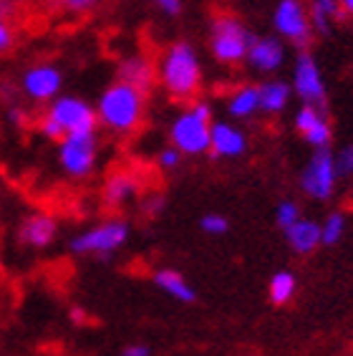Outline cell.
Instances as JSON below:
<instances>
[{"label":"cell","mask_w":353,"mask_h":356,"mask_svg":"<svg viewBox=\"0 0 353 356\" xmlns=\"http://www.w3.org/2000/svg\"><path fill=\"white\" fill-rule=\"evenodd\" d=\"M295 129L313 149H323V147H331L333 129L331 122H328L326 109H318V106H311V104H303L298 111H295Z\"/></svg>","instance_id":"cell-12"},{"label":"cell","mask_w":353,"mask_h":356,"mask_svg":"<svg viewBox=\"0 0 353 356\" xmlns=\"http://www.w3.org/2000/svg\"><path fill=\"white\" fill-rule=\"evenodd\" d=\"M164 205H167V200H164V195H149V197L142 200V210L147 218H156V215L162 213Z\"/></svg>","instance_id":"cell-32"},{"label":"cell","mask_w":353,"mask_h":356,"mask_svg":"<svg viewBox=\"0 0 353 356\" xmlns=\"http://www.w3.org/2000/svg\"><path fill=\"white\" fill-rule=\"evenodd\" d=\"M343 233H346V218H343V213H331L320 222V240H323V245L340 243Z\"/></svg>","instance_id":"cell-25"},{"label":"cell","mask_w":353,"mask_h":356,"mask_svg":"<svg viewBox=\"0 0 353 356\" xmlns=\"http://www.w3.org/2000/svg\"><path fill=\"white\" fill-rule=\"evenodd\" d=\"M164 15H170V18H176V15L182 13V0H151Z\"/></svg>","instance_id":"cell-34"},{"label":"cell","mask_w":353,"mask_h":356,"mask_svg":"<svg viewBox=\"0 0 353 356\" xmlns=\"http://www.w3.org/2000/svg\"><path fill=\"white\" fill-rule=\"evenodd\" d=\"M272 28L283 41H290L300 51L308 48V43L315 35L311 26V15H308V6L303 0H280L272 10Z\"/></svg>","instance_id":"cell-9"},{"label":"cell","mask_w":353,"mask_h":356,"mask_svg":"<svg viewBox=\"0 0 353 356\" xmlns=\"http://www.w3.org/2000/svg\"><path fill=\"white\" fill-rule=\"evenodd\" d=\"M247 152V134L232 122H212L210 154L215 159H238Z\"/></svg>","instance_id":"cell-16"},{"label":"cell","mask_w":353,"mask_h":356,"mask_svg":"<svg viewBox=\"0 0 353 356\" xmlns=\"http://www.w3.org/2000/svg\"><path fill=\"white\" fill-rule=\"evenodd\" d=\"M15 3L13 0H0V56L10 54L18 41V31L13 26Z\"/></svg>","instance_id":"cell-23"},{"label":"cell","mask_w":353,"mask_h":356,"mask_svg":"<svg viewBox=\"0 0 353 356\" xmlns=\"http://www.w3.org/2000/svg\"><path fill=\"white\" fill-rule=\"evenodd\" d=\"M18 89L31 104H51L63 89V74L56 63H33L21 74Z\"/></svg>","instance_id":"cell-11"},{"label":"cell","mask_w":353,"mask_h":356,"mask_svg":"<svg viewBox=\"0 0 353 356\" xmlns=\"http://www.w3.org/2000/svg\"><path fill=\"white\" fill-rule=\"evenodd\" d=\"M336 165H338L340 177H348V175H353V144H351V147H343V149L336 154Z\"/></svg>","instance_id":"cell-33"},{"label":"cell","mask_w":353,"mask_h":356,"mask_svg":"<svg viewBox=\"0 0 353 356\" xmlns=\"http://www.w3.org/2000/svg\"><path fill=\"white\" fill-rule=\"evenodd\" d=\"M255 35L232 13H217L210 23V54L220 66H240Z\"/></svg>","instance_id":"cell-4"},{"label":"cell","mask_w":353,"mask_h":356,"mask_svg":"<svg viewBox=\"0 0 353 356\" xmlns=\"http://www.w3.org/2000/svg\"><path fill=\"white\" fill-rule=\"evenodd\" d=\"M58 235V222L48 213H33L28 215L18 227V243L33 250H43L56 240Z\"/></svg>","instance_id":"cell-17"},{"label":"cell","mask_w":353,"mask_h":356,"mask_svg":"<svg viewBox=\"0 0 353 356\" xmlns=\"http://www.w3.org/2000/svg\"><path fill=\"white\" fill-rule=\"evenodd\" d=\"M338 165H336V154L328 147L315 149L313 157L308 159V165L300 172V190L306 192L311 200L326 202L333 197L336 185H338Z\"/></svg>","instance_id":"cell-7"},{"label":"cell","mask_w":353,"mask_h":356,"mask_svg":"<svg viewBox=\"0 0 353 356\" xmlns=\"http://www.w3.org/2000/svg\"><path fill=\"white\" fill-rule=\"evenodd\" d=\"M6 117H8V122L13 124V127H18V129H23V127H28L31 124V111L26 109V106H21V104L15 102V104H10L8 106V111H6Z\"/></svg>","instance_id":"cell-31"},{"label":"cell","mask_w":353,"mask_h":356,"mask_svg":"<svg viewBox=\"0 0 353 356\" xmlns=\"http://www.w3.org/2000/svg\"><path fill=\"white\" fill-rule=\"evenodd\" d=\"M290 86H293V94L298 96L303 104H311V106H318V109H326L328 106L326 81H323L320 66L315 61V56L311 51H306V48L295 58Z\"/></svg>","instance_id":"cell-10"},{"label":"cell","mask_w":353,"mask_h":356,"mask_svg":"<svg viewBox=\"0 0 353 356\" xmlns=\"http://www.w3.org/2000/svg\"><path fill=\"white\" fill-rule=\"evenodd\" d=\"M129 240V225L119 218L104 220L99 225L88 227L71 240V253L76 255H99L106 258Z\"/></svg>","instance_id":"cell-6"},{"label":"cell","mask_w":353,"mask_h":356,"mask_svg":"<svg viewBox=\"0 0 353 356\" xmlns=\"http://www.w3.org/2000/svg\"><path fill=\"white\" fill-rule=\"evenodd\" d=\"M245 63L258 74H275L286 63V46L275 35H255Z\"/></svg>","instance_id":"cell-14"},{"label":"cell","mask_w":353,"mask_h":356,"mask_svg":"<svg viewBox=\"0 0 353 356\" xmlns=\"http://www.w3.org/2000/svg\"><path fill=\"white\" fill-rule=\"evenodd\" d=\"M286 238L288 245L298 255H311L315 248L323 245V240H320V222L308 218H300L298 222H293L286 230Z\"/></svg>","instance_id":"cell-19"},{"label":"cell","mask_w":353,"mask_h":356,"mask_svg":"<svg viewBox=\"0 0 353 356\" xmlns=\"http://www.w3.org/2000/svg\"><path fill=\"white\" fill-rule=\"evenodd\" d=\"M71 321L74 323H83L86 321V314L81 309H71Z\"/></svg>","instance_id":"cell-36"},{"label":"cell","mask_w":353,"mask_h":356,"mask_svg":"<svg viewBox=\"0 0 353 356\" xmlns=\"http://www.w3.org/2000/svg\"><path fill=\"white\" fill-rule=\"evenodd\" d=\"M340 8H343V13H346V18H348V15L353 18V0H340Z\"/></svg>","instance_id":"cell-37"},{"label":"cell","mask_w":353,"mask_h":356,"mask_svg":"<svg viewBox=\"0 0 353 356\" xmlns=\"http://www.w3.org/2000/svg\"><path fill=\"white\" fill-rule=\"evenodd\" d=\"M96 159H99V134L96 131L66 134L58 142V165L68 177L86 179L96 170Z\"/></svg>","instance_id":"cell-5"},{"label":"cell","mask_w":353,"mask_h":356,"mask_svg":"<svg viewBox=\"0 0 353 356\" xmlns=\"http://www.w3.org/2000/svg\"><path fill=\"white\" fill-rule=\"evenodd\" d=\"M154 283L162 288V291H167L172 298H176V301H182V303H192L195 298H197L195 288L184 281V275L176 273V270H172V268H162V270H156Z\"/></svg>","instance_id":"cell-22"},{"label":"cell","mask_w":353,"mask_h":356,"mask_svg":"<svg viewBox=\"0 0 353 356\" xmlns=\"http://www.w3.org/2000/svg\"><path fill=\"white\" fill-rule=\"evenodd\" d=\"M227 114L235 122L252 119L260 111V83H240L238 89L227 96Z\"/></svg>","instance_id":"cell-18"},{"label":"cell","mask_w":353,"mask_h":356,"mask_svg":"<svg viewBox=\"0 0 353 356\" xmlns=\"http://www.w3.org/2000/svg\"><path fill=\"white\" fill-rule=\"evenodd\" d=\"M116 79L131 83L136 89H142L144 94H149L156 86V61L151 56L134 51V54L124 56L119 66H116Z\"/></svg>","instance_id":"cell-15"},{"label":"cell","mask_w":353,"mask_h":356,"mask_svg":"<svg viewBox=\"0 0 353 356\" xmlns=\"http://www.w3.org/2000/svg\"><path fill=\"white\" fill-rule=\"evenodd\" d=\"M122 356H151V349L147 343H129V346H124Z\"/></svg>","instance_id":"cell-35"},{"label":"cell","mask_w":353,"mask_h":356,"mask_svg":"<svg viewBox=\"0 0 353 356\" xmlns=\"http://www.w3.org/2000/svg\"><path fill=\"white\" fill-rule=\"evenodd\" d=\"M202 63L190 41H174L156 58V83L172 102L190 104L202 91Z\"/></svg>","instance_id":"cell-1"},{"label":"cell","mask_w":353,"mask_h":356,"mask_svg":"<svg viewBox=\"0 0 353 356\" xmlns=\"http://www.w3.org/2000/svg\"><path fill=\"white\" fill-rule=\"evenodd\" d=\"M293 99V86L286 81H265L260 83V111L263 114H283L288 109V104Z\"/></svg>","instance_id":"cell-21"},{"label":"cell","mask_w":353,"mask_h":356,"mask_svg":"<svg viewBox=\"0 0 353 356\" xmlns=\"http://www.w3.org/2000/svg\"><path fill=\"white\" fill-rule=\"evenodd\" d=\"M300 218H303V215H300V207H298V202H293V200H283L278 205V210H275V222H278V227H283V230H288V227H290L293 222H298Z\"/></svg>","instance_id":"cell-26"},{"label":"cell","mask_w":353,"mask_h":356,"mask_svg":"<svg viewBox=\"0 0 353 356\" xmlns=\"http://www.w3.org/2000/svg\"><path fill=\"white\" fill-rule=\"evenodd\" d=\"M58 10H63V13H71V15H81L86 13V10H91V8H96L101 0H51Z\"/></svg>","instance_id":"cell-29"},{"label":"cell","mask_w":353,"mask_h":356,"mask_svg":"<svg viewBox=\"0 0 353 356\" xmlns=\"http://www.w3.org/2000/svg\"><path fill=\"white\" fill-rule=\"evenodd\" d=\"M308 15H311L313 33H318V35H328L333 23L346 18L343 8H340V0H311Z\"/></svg>","instance_id":"cell-20"},{"label":"cell","mask_w":353,"mask_h":356,"mask_svg":"<svg viewBox=\"0 0 353 356\" xmlns=\"http://www.w3.org/2000/svg\"><path fill=\"white\" fill-rule=\"evenodd\" d=\"M212 122H215V119H212L210 102H204V99L190 102V106L179 111L170 124L172 147H176L184 157L210 154Z\"/></svg>","instance_id":"cell-3"},{"label":"cell","mask_w":353,"mask_h":356,"mask_svg":"<svg viewBox=\"0 0 353 356\" xmlns=\"http://www.w3.org/2000/svg\"><path fill=\"white\" fill-rule=\"evenodd\" d=\"M199 227H202V233L207 235H224L230 230V222L224 215H217V213H207L202 220H199Z\"/></svg>","instance_id":"cell-27"},{"label":"cell","mask_w":353,"mask_h":356,"mask_svg":"<svg viewBox=\"0 0 353 356\" xmlns=\"http://www.w3.org/2000/svg\"><path fill=\"white\" fill-rule=\"evenodd\" d=\"M144 190V179L136 170H116L104 182L101 200L109 210H119L134 197H139Z\"/></svg>","instance_id":"cell-13"},{"label":"cell","mask_w":353,"mask_h":356,"mask_svg":"<svg viewBox=\"0 0 353 356\" xmlns=\"http://www.w3.org/2000/svg\"><path fill=\"white\" fill-rule=\"evenodd\" d=\"M182 152L176 149V147H167V149H162L159 154H156V165H159V170L164 172H172L176 170V167L182 165Z\"/></svg>","instance_id":"cell-30"},{"label":"cell","mask_w":353,"mask_h":356,"mask_svg":"<svg viewBox=\"0 0 353 356\" xmlns=\"http://www.w3.org/2000/svg\"><path fill=\"white\" fill-rule=\"evenodd\" d=\"M46 114L56 119V124L63 129V134H79V131H96L99 117L96 106L74 94H58L54 102L46 106Z\"/></svg>","instance_id":"cell-8"},{"label":"cell","mask_w":353,"mask_h":356,"mask_svg":"<svg viewBox=\"0 0 353 356\" xmlns=\"http://www.w3.org/2000/svg\"><path fill=\"white\" fill-rule=\"evenodd\" d=\"M35 127H38V131H41L43 137H46V139H51V142H56V144H58L63 137H66V134H63V129H61V127H58V124H56V119H51V117H48L46 111H43L41 117L35 119Z\"/></svg>","instance_id":"cell-28"},{"label":"cell","mask_w":353,"mask_h":356,"mask_svg":"<svg viewBox=\"0 0 353 356\" xmlns=\"http://www.w3.org/2000/svg\"><path fill=\"white\" fill-rule=\"evenodd\" d=\"M298 291V281L290 270H278V273L270 278V286H268V293H270V301L275 306H286L293 301V296Z\"/></svg>","instance_id":"cell-24"},{"label":"cell","mask_w":353,"mask_h":356,"mask_svg":"<svg viewBox=\"0 0 353 356\" xmlns=\"http://www.w3.org/2000/svg\"><path fill=\"white\" fill-rule=\"evenodd\" d=\"M147 96L149 94H144L142 89H136V86L122 81V79L111 81L99 94V102H96L99 127L106 129L109 134H116V137L134 134L144 124Z\"/></svg>","instance_id":"cell-2"}]
</instances>
